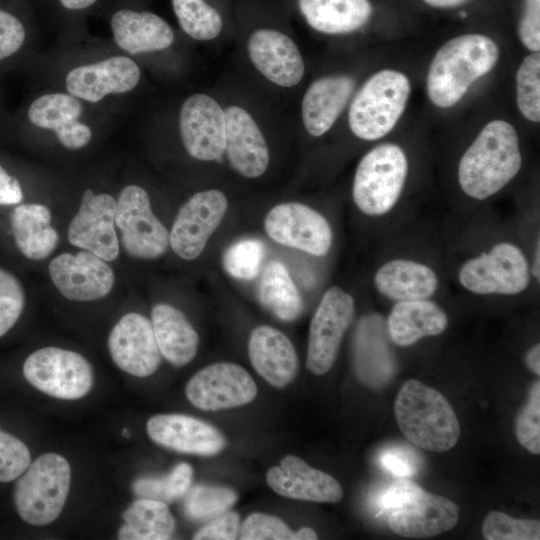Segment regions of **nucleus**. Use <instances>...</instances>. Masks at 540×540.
Returning a JSON list of instances; mask_svg holds the SVG:
<instances>
[{"mask_svg":"<svg viewBox=\"0 0 540 540\" xmlns=\"http://www.w3.org/2000/svg\"><path fill=\"white\" fill-rule=\"evenodd\" d=\"M225 112V152L231 168L247 178L264 174L269 164L268 146L256 122L239 106Z\"/></svg>","mask_w":540,"mask_h":540,"instance_id":"5701e85b","label":"nucleus"},{"mask_svg":"<svg viewBox=\"0 0 540 540\" xmlns=\"http://www.w3.org/2000/svg\"><path fill=\"white\" fill-rule=\"evenodd\" d=\"M394 413L403 435L420 448L444 452L459 439L460 425L450 403L418 380L410 379L401 387Z\"/></svg>","mask_w":540,"mask_h":540,"instance_id":"7ed1b4c3","label":"nucleus"},{"mask_svg":"<svg viewBox=\"0 0 540 540\" xmlns=\"http://www.w3.org/2000/svg\"><path fill=\"white\" fill-rule=\"evenodd\" d=\"M71 468L59 454L39 456L17 478L13 500L19 516L33 526L47 525L60 515L70 487Z\"/></svg>","mask_w":540,"mask_h":540,"instance_id":"39448f33","label":"nucleus"},{"mask_svg":"<svg viewBox=\"0 0 540 540\" xmlns=\"http://www.w3.org/2000/svg\"><path fill=\"white\" fill-rule=\"evenodd\" d=\"M516 436L519 443L533 454L540 453V383L531 387L529 401L518 416Z\"/></svg>","mask_w":540,"mask_h":540,"instance_id":"37998d69","label":"nucleus"},{"mask_svg":"<svg viewBox=\"0 0 540 540\" xmlns=\"http://www.w3.org/2000/svg\"><path fill=\"white\" fill-rule=\"evenodd\" d=\"M141 79L139 65L127 55H113L69 70L65 91L86 104H97L113 95L133 91Z\"/></svg>","mask_w":540,"mask_h":540,"instance_id":"2eb2a0df","label":"nucleus"},{"mask_svg":"<svg viewBox=\"0 0 540 540\" xmlns=\"http://www.w3.org/2000/svg\"><path fill=\"white\" fill-rule=\"evenodd\" d=\"M260 303L282 321H294L303 310L302 297L286 266L279 261L268 263L258 286Z\"/></svg>","mask_w":540,"mask_h":540,"instance_id":"72a5a7b5","label":"nucleus"},{"mask_svg":"<svg viewBox=\"0 0 540 540\" xmlns=\"http://www.w3.org/2000/svg\"><path fill=\"white\" fill-rule=\"evenodd\" d=\"M225 112L212 97H188L179 113V131L187 153L200 161L219 160L225 152Z\"/></svg>","mask_w":540,"mask_h":540,"instance_id":"a211bd4d","label":"nucleus"},{"mask_svg":"<svg viewBox=\"0 0 540 540\" xmlns=\"http://www.w3.org/2000/svg\"><path fill=\"white\" fill-rule=\"evenodd\" d=\"M184 513L192 520L203 521L213 519L237 501V493L227 487L197 485L186 492Z\"/></svg>","mask_w":540,"mask_h":540,"instance_id":"4c0bfd02","label":"nucleus"},{"mask_svg":"<svg viewBox=\"0 0 540 540\" xmlns=\"http://www.w3.org/2000/svg\"><path fill=\"white\" fill-rule=\"evenodd\" d=\"M120 540H166L175 530V520L166 503L152 499L135 500L122 514Z\"/></svg>","mask_w":540,"mask_h":540,"instance_id":"473e14b6","label":"nucleus"},{"mask_svg":"<svg viewBox=\"0 0 540 540\" xmlns=\"http://www.w3.org/2000/svg\"><path fill=\"white\" fill-rule=\"evenodd\" d=\"M374 284L380 294L399 302L429 299L438 290L439 278L427 264L397 258L378 268Z\"/></svg>","mask_w":540,"mask_h":540,"instance_id":"c85d7f7f","label":"nucleus"},{"mask_svg":"<svg viewBox=\"0 0 540 540\" xmlns=\"http://www.w3.org/2000/svg\"><path fill=\"white\" fill-rule=\"evenodd\" d=\"M427 5L435 8H455L469 0H423Z\"/></svg>","mask_w":540,"mask_h":540,"instance_id":"5fc2aeb1","label":"nucleus"},{"mask_svg":"<svg viewBox=\"0 0 540 540\" xmlns=\"http://www.w3.org/2000/svg\"><path fill=\"white\" fill-rule=\"evenodd\" d=\"M181 30L198 41L215 39L224 27V14L214 0H171Z\"/></svg>","mask_w":540,"mask_h":540,"instance_id":"c9c22d12","label":"nucleus"},{"mask_svg":"<svg viewBox=\"0 0 540 540\" xmlns=\"http://www.w3.org/2000/svg\"><path fill=\"white\" fill-rule=\"evenodd\" d=\"M26 305L22 282L11 271L0 267V337L19 320Z\"/></svg>","mask_w":540,"mask_h":540,"instance_id":"79ce46f5","label":"nucleus"},{"mask_svg":"<svg viewBox=\"0 0 540 540\" xmlns=\"http://www.w3.org/2000/svg\"><path fill=\"white\" fill-rule=\"evenodd\" d=\"M30 463L31 454L25 443L0 429V482L16 480Z\"/></svg>","mask_w":540,"mask_h":540,"instance_id":"c03bdc74","label":"nucleus"},{"mask_svg":"<svg viewBox=\"0 0 540 540\" xmlns=\"http://www.w3.org/2000/svg\"><path fill=\"white\" fill-rule=\"evenodd\" d=\"M265 256L264 243L256 238H244L230 245L222 256L225 271L239 280L254 279Z\"/></svg>","mask_w":540,"mask_h":540,"instance_id":"58836bf2","label":"nucleus"},{"mask_svg":"<svg viewBox=\"0 0 540 540\" xmlns=\"http://www.w3.org/2000/svg\"><path fill=\"white\" fill-rule=\"evenodd\" d=\"M151 323L162 357L176 367L196 356L199 336L186 315L168 303H157L151 310Z\"/></svg>","mask_w":540,"mask_h":540,"instance_id":"7c9ffc66","label":"nucleus"},{"mask_svg":"<svg viewBox=\"0 0 540 540\" xmlns=\"http://www.w3.org/2000/svg\"><path fill=\"white\" fill-rule=\"evenodd\" d=\"M191 480L192 467L187 463H179L167 475L137 479L132 485V490L139 498L167 504L183 497L190 488Z\"/></svg>","mask_w":540,"mask_h":540,"instance_id":"e433bc0d","label":"nucleus"},{"mask_svg":"<svg viewBox=\"0 0 540 540\" xmlns=\"http://www.w3.org/2000/svg\"><path fill=\"white\" fill-rule=\"evenodd\" d=\"M354 312L353 297L340 287L324 293L309 329L306 367L313 374H326L333 366Z\"/></svg>","mask_w":540,"mask_h":540,"instance_id":"f8f14e48","label":"nucleus"},{"mask_svg":"<svg viewBox=\"0 0 540 540\" xmlns=\"http://www.w3.org/2000/svg\"><path fill=\"white\" fill-rule=\"evenodd\" d=\"M295 5L312 29L329 35L357 31L373 13L369 0H295Z\"/></svg>","mask_w":540,"mask_h":540,"instance_id":"2f4dec72","label":"nucleus"},{"mask_svg":"<svg viewBox=\"0 0 540 540\" xmlns=\"http://www.w3.org/2000/svg\"><path fill=\"white\" fill-rule=\"evenodd\" d=\"M248 356L257 373L276 388L286 387L297 374L298 358L292 342L271 326L253 329L248 341Z\"/></svg>","mask_w":540,"mask_h":540,"instance_id":"a878e982","label":"nucleus"},{"mask_svg":"<svg viewBox=\"0 0 540 540\" xmlns=\"http://www.w3.org/2000/svg\"><path fill=\"white\" fill-rule=\"evenodd\" d=\"M499 58L497 44L483 34H463L443 44L430 64L426 89L437 107L455 105L469 87L489 73Z\"/></svg>","mask_w":540,"mask_h":540,"instance_id":"f03ea898","label":"nucleus"},{"mask_svg":"<svg viewBox=\"0 0 540 540\" xmlns=\"http://www.w3.org/2000/svg\"><path fill=\"white\" fill-rule=\"evenodd\" d=\"M47 272L57 292L74 302L102 300L112 293L116 285L111 263L82 249L53 256Z\"/></svg>","mask_w":540,"mask_h":540,"instance_id":"9d476101","label":"nucleus"},{"mask_svg":"<svg viewBox=\"0 0 540 540\" xmlns=\"http://www.w3.org/2000/svg\"><path fill=\"white\" fill-rule=\"evenodd\" d=\"M108 350L122 371L136 377L152 375L161 364L151 320L138 312H127L115 323L108 336Z\"/></svg>","mask_w":540,"mask_h":540,"instance_id":"6ab92c4d","label":"nucleus"},{"mask_svg":"<svg viewBox=\"0 0 540 540\" xmlns=\"http://www.w3.org/2000/svg\"><path fill=\"white\" fill-rule=\"evenodd\" d=\"M388 515L390 529L410 538L430 537L451 530L459 518L455 503L425 490L418 498Z\"/></svg>","mask_w":540,"mask_h":540,"instance_id":"393cba45","label":"nucleus"},{"mask_svg":"<svg viewBox=\"0 0 540 540\" xmlns=\"http://www.w3.org/2000/svg\"><path fill=\"white\" fill-rule=\"evenodd\" d=\"M152 441L165 448L187 454L211 456L223 450V434L211 424L183 414H158L146 424Z\"/></svg>","mask_w":540,"mask_h":540,"instance_id":"aec40b11","label":"nucleus"},{"mask_svg":"<svg viewBox=\"0 0 540 540\" xmlns=\"http://www.w3.org/2000/svg\"><path fill=\"white\" fill-rule=\"evenodd\" d=\"M354 87V80L345 75L322 77L308 87L302 100V119L309 134L319 137L330 130Z\"/></svg>","mask_w":540,"mask_h":540,"instance_id":"cd10ccee","label":"nucleus"},{"mask_svg":"<svg viewBox=\"0 0 540 540\" xmlns=\"http://www.w3.org/2000/svg\"><path fill=\"white\" fill-rule=\"evenodd\" d=\"M30 0H0V68L17 60L31 34Z\"/></svg>","mask_w":540,"mask_h":540,"instance_id":"f704fd0d","label":"nucleus"},{"mask_svg":"<svg viewBox=\"0 0 540 540\" xmlns=\"http://www.w3.org/2000/svg\"><path fill=\"white\" fill-rule=\"evenodd\" d=\"M296 540H314L317 539L316 532L309 527H303L295 532Z\"/></svg>","mask_w":540,"mask_h":540,"instance_id":"4d7b16f0","label":"nucleus"},{"mask_svg":"<svg viewBox=\"0 0 540 540\" xmlns=\"http://www.w3.org/2000/svg\"><path fill=\"white\" fill-rule=\"evenodd\" d=\"M424 490L417 484L408 481L400 480L392 483L384 489L375 500V505L381 513H390L407 503L418 498Z\"/></svg>","mask_w":540,"mask_h":540,"instance_id":"49530a36","label":"nucleus"},{"mask_svg":"<svg viewBox=\"0 0 540 540\" xmlns=\"http://www.w3.org/2000/svg\"><path fill=\"white\" fill-rule=\"evenodd\" d=\"M228 206L226 196L210 189L192 195L178 210L169 231V246L181 259L200 256L221 224Z\"/></svg>","mask_w":540,"mask_h":540,"instance_id":"4468645a","label":"nucleus"},{"mask_svg":"<svg viewBox=\"0 0 540 540\" xmlns=\"http://www.w3.org/2000/svg\"><path fill=\"white\" fill-rule=\"evenodd\" d=\"M109 22L115 44L130 55L164 50L175 40L169 23L148 10L120 7Z\"/></svg>","mask_w":540,"mask_h":540,"instance_id":"b1692460","label":"nucleus"},{"mask_svg":"<svg viewBox=\"0 0 540 540\" xmlns=\"http://www.w3.org/2000/svg\"><path fill=\"white\" fill-rule=\"evenodd\" d=\"M408 174L403 149L383 143L371 149L359 162L352 196L358 209L368 216L388 213L398 202Z\"/></svg>","mask_w":540,"mask_h":540,"instance_id":"423d86ee","label":"nucleus"},{"mask_svg":"<svg viewBox=\"0 0 540 540\" xmlns=\"http://www.w3.org/2000/svg\"><path fill=\"white\" fill-rule=\"evenodd\" d=\"M239 536L242 540H296L295 532L281 519L264 513L249 515L239 530Z\"/></svg>","mask_w":540,"mask_h":540,"instance_id":"a18cd8bd","label":"nucleus"},{"mask_svg":"<svg viewBox=\"0 0 540 540\" xmlns=\"http://www.w3.org/2000/svg\"><path fill=\"white\" fill-rule=\"evenodd\" d=\"M115 226L121 251L136 260H155L169 247V231L153 212L148 192L137 184L116 196Z\"/></svg>","mask_w":540,"mask_h":540,"instance_id":"0eeeda50","label":"nucleus"},{"mask_svg":"<svg viewBox=\"0 0 540 540\" xmlns=\"http://www.w3.org/2000/svg\"><path fill=\"white\" fill-rule=\"evenodd\" d=\"M185 394L195 407L218 411L250 403L256 397L257 386L242 366L220 362L194 374L186 385Z\"/></svg>","mask_w":540,"mask_h":540,"instance_id":"dca6fc26","label":"nucleus"},{"mask_svg":"<svg viewBox=\"0 0 540 540\" xmlns=\"http://www.w3.org/2000/svg\"><path fill=\"white\" fill-rule=\"evenodd\" d=\"M14 243L28 260L43 261L58 247L60 236L52 225V211L43 203L15 205L10 215Z\"/></svg>","mask_w":540,"mask_h":540,"instance_id":"bb28decb","label":"nucleus"},{"mask_svg":"<svg viewBox=\"0 0 540 540\" xmlns=\"http://www.w3.org/2000/svg\"><path fill=\"white\" fill-rule=\"evenodd\" d=\"M24 193L20 180L0 163V206L18 205Z\"/></svg>","mask_w":540,"mask_h":540,"instance_id":"3c124183","label":"nucleus"},{"mask_svg":"<svg viewBox=\"0 0 540 540\" xmlns=\"http://www.w3.org/2000/svg\"><path fill=\"white\" fill-rule=\"evenodd\" d=\"M85 104L66 91L46 92L29 102L24 117L29 126L53 134L64 149L78 151L94 136L91 125L83 120Z\"/></svg>","mask_w":540,"mask_h":540,"instance_id":"ddd939ff","label":"nucleus"},{"mask_svg":"<svg viewBox=\"0 0 540 540\" xmlns=\"http://www.w3.org/2000/svg\"><path fill=\"white\" fill-rule=\"evenodd\" d=\"M447 326L446 312L430 299L399 301L387 319L390 338L403 347L411 346L424 337L439 335Z\"/></svg>","mask_w":540,"mask_h":540,"instance_id":"c756f323","label":"nucleus"},{"mask_svg":"<svg viewBox=\"0 0 540 540\" xmlns=\"http://www.w3.org/2000/svg\"><path fill=\"white\" fill-rule=\"evenodd\" d=\"M380 463L384 469L402 478L413 476L420 465L417 454L402 447H390L384 450L380 456Z\"/></svg>","mask_w":540,"mask_h":540,"instance_id":"09e8293b","label":"nucleus"},{"mask_svg":"<svg viewBox=\"0 0 540 540\" xmlns=\"http://www.w3.org/2000/svg\"><path fill=\"white\" fill-rule=\"evenodd\" d=\"M482 534L487 540H538V520L517 519L499 511L490 512L482 525Z\"/></svg>","mask_w":540,"mask_h":540,"instance_id":"a19ab883","label":"nucleus"},{"mask_svg":"<svg viewBox=\"0 0 540 540\" xmlns=\"http://www.w3.org/2000/svg\"><path fill=\"white\" fill-rule=\"evenodd\" d=\"M264 228L276 243L314 256L326 255L332 244L328 221L301 203L289 202L273 207L265 217Z\"/></svg>","mask_w":540,"mask_h":540,"instance_id":"f3484780","label":"nucleus"},{"mask_svg":"<svg viewBox=\"0 0 540 540\" xmlns=\"http://www.w3.org/2000/svg\"><path fill=\"white\" fill-rule=\"evenodd\" d=\"M411 92L408 77L384 69L373 74L354 97L348 114L349 127L363 140L387 135L402 116Z\"/></svg>","mask_w":540,"mask_h":540,"instance_id":"20e7f679","label":"nucleus"},{"mask_svg":"<svg viewBox=\"0 0 540 540\" xmlns=\"http://www.w3.org/2000/svg\"><path fill=\"white\" fill-rule=\"evenodd\" d=\"M528 367L536 374H540V345H534L526 355Z\"/></svg>","mask_w":540,"mask_h":540,"instance_id":"864d4df0","label":"nucleus"},{"mask_svg":"<svg viewBox=\"0 0 540 540\" xmlns=\"http://www.w3.org/2000/svg\"><path fill=\"white\" fill-rule=\"evenodd\" d=\"M248 53L256 69L282 87L297 85L304 75V62L295 42L272 28H258L248 39Z\"/></svg>","mask_w":540,"mask_h":540,"instance_id":"412c9836","label":"nucleus"},{"mask_svg":"<svg viewBox=\"0 0 540 540\" xmlns=\"http://www.w3.org/2000/svg\"><path fill=\"white\" fill-rule=\"evenodd\" d=\"M239 532V515L226 511L213 518L193 537L195 540H233Z\"/></svg>","mask_w":540,"mask_h":540,"instance_id":"8fccbe9b","label":"nucleus"},{"mask_svg":"<svg viewBox=\"0 0 540 540\" xmlns=\"http://www.w3.org/2000/svg\"><path fill=\"white\" fill-rule=\"evenodd\" d=\"M116 197L86 189L67 227V241L76 249L94 253L108 262L121 253L115 226Z\"/></svg>","mask_w":540,"mask_h":540,"instance_id":"9b49d317","label":"nucleus"},{"mask_svg":"<svg viewBox=\"0 0 540 540\" xmlns=\"http://www.w3.org/2000/svg\"><path fill=\"white\" fill-rule=\"evenodd\" d=\"M539 258H540V244H539V239H537V243H536L535 248H534L531 273L534 276V278L537 279L538 281H539V277H540Z\"/></svg>","mask_w":540,"mask_h":540,"instance_id":"6e6d98bb","label":"nucleus"},{"mask_svg":"<svg viewBox=\"0 0 540 540\" xmlns=\"http://www.w3.org/2000/svg\"><path fill=\"white\" fill-rule=\"evenodd\" d=\"M122 435H123L124 437H126V438H129V437H130V432H129L127 429H124V430L122 431Z\"/></svg>","mask_w":540,"mask_h":540,"instance_id":"13d9d810","label":"nucleus"},{"mask_svg":"<svg viewBox=\"0 0 540 540\" xmlns=\"http://www.w3.org/2000/svg\"><path fill=\"white\" fill-rule=\"evenodd\" d=\"M25 379L39 391L63 400H76L93 386V370L80 353L55 346L35 350L24 361Z\"/></svg>","mask_w":540,"mask_h":540,"instance_id":"1a4fd4ad","label":"nucleus"},{"mask_svg":"<svg viewBox=\"0 0 540 540\" xmlns=\"http://www.w3.org/2000/svg\"><path fill=\"white\" fill-rule=\"evenodd\" d=\"M523 45L532 52L540 50V0H525L518 24Z\"/></svg>","mask_w":540,"mask_h":540,"instance_id":"de8ad7c7","label":"nucleus"},{"mask_svg":"<svg viewBox=\"0 0 540 540\" xmlns=\"http://www.w3.org/2000/svg\"><path fill=\"white\" fill-rule=\"evenodd\" d=\"M530 276L525 254L516 244L507 241L466 260L458 271L461 286L479 295L520 294L528 288Z\"/></svg>","mask_w":540,"mask_h":540,"instance_id":"6e6552de","label":"nucleus"},{"mask_svg":"<svg viewBox=\"0 0 540 540\" xmlns=\"http://www.w3.org/2000/svg\"><path fill=\"white\" fill-rule=\"evenodd\" d=\"M266 480L274 492L286 498L335 503L343 496L335 478L295 455H287L279 465L271 467Z\"/></svg>","mask_w":540,"mask_h":540,"instance_id":"4be33fe9","label":"nucleus"},{"mask_svg":"<svg viewBox=\"0 0 540 540\" xmlns=\"http://www.w3.org/2000/svg\"><path fill=\"white\" fill-rule=\"evenodd\" d=\"M57 13L66 19L83 16L100 0H50Z\"/></svg>","mask_w":540,"mask_h":540,"instance_id":"603ef678","label":"nucleus"},{"mask_svg":"<svg viewBox=\"0 0 540 540\" xmlns=\"http://www.w3.org/2000/svg\"><path fill=\"white\" fill-rule=\"evenodd\" d=\"M518 134L507 121L487 123L462 155L458 182L462 191L485 200L502 190L520 171Z\"/></svg>","mask_w":540,"mask_h":540,"instance_id":"f257e3e1","label":"nucleus"},{"mask_svg":"<svg viewBox=\"0 0 540 540\" xmlns=\"http://www.w3.org/2000/svg\"><path fill=\"white\" fill-rule=\"evenodd\" d=\"M517 105L531 122L540 121V54L533 52L520 64L516 75Z\"/></svg>","mask_w":540,"mask_h":540,"instance_id":"ea45409f","label":"nucleus"}]
</instances>
